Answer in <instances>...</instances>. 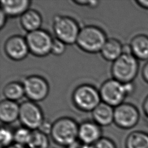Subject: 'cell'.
<instances>
[{"mask_svg": "<svg viewBox=\"0 0 148 148\" xmlns=\"http://www.w3.org/2000/svg\"><path fill=\"white\" fill-rule=\"evenodd\" d=\"M125 148H148V133L143 131H134L127 136Z\"/></svg>", "mask_w": 148, "mask_h": 148, "instance_id": "d6986e66", "label": "cell"}, {"mask_svg": "<svg viewBox=\"0 0 148 148\" xmlns=\"http://www.w3.org/2000/svg\"><path fill=\"white\" fill-rule=\"evenodd\" d=\"M123 54H132L130 43L123 45Z\"/></svg>", "mask_w": 148, "mask_h": 148, "instance_id": "1f68e13d", "label": "cell"}, {"mask_svg": "<svg viewBox=\"0 0 148 148\" xmlns=\"http://www.w3.org/2000/svg\"><path fill=\"white\" fill-rule=\"evenodd\" d=\"M6 55L13 61H21L26 58L29 53L25 38L20 35L9 37L4 44Z\"/></svg>", "mask_w": 148, "mask_h": 148, "instance_id": "8fae6325", "label": "cell"}, {"mask_svg": "<svg viewBox=\"0 0 148 148\" xmlns=\"http://www.w3.org/2000/svg\"><path fill=\"white\" fill-rule=\"evenodd\" d=\"M0 142L1 148H6L14 143V132L5 126H2L0 130Z\"/></svg>", "mask_w": 148, "mask_h": 148, "instance_id": "603a6c76", "label": "cell"}, {"mask_svg": "<svg viewBox=\"0 0 148 148\" xmlns=\"http://www.w3.org/2000/svg\"><path fill=\"white\" fill-rule=\"evenodd\" d=\"M53 30L56 38L66 45L76 43L80 28L73 18L57 14L53 20Z\"/></svg>", "mask_w": 148, "mask_h": 148, "instance_id": "5b68a950", "label": "cell"}, {"mask_svg": "<svg viewBox=\"0 0 148 148\" xmlns=\"http://www.w3.org/2000/svg\"><path fill=\"white\" fill-rule=\"evenodd\" d=\"M139 119V111L132 103L123 102L114 108V123L121 129L130 130L135 127Z\"/></svg>", "mask_w": 148, "mask_h": 148, "instance_id": "9c48e42d", "label": "cell"}, {"mask_svg": "<svg viewBox=\"0 0 148 148\" xmlns=\"http://www.w3.org/2000/svg\"><path fill=\"white\" fill-rule=\"evenodd\" d=\"M3 94L6 99L17 102L25 95L23 83L13 81L7 83L3 88Z\"/></svg>", "mask_w": 148, "mask_h": 148, "instance_id": "ffe728a7", "label": "cell"}, {"mask_svg": "<svg viewBox=\"0 0 148 148\" xmlns=\"http://www.w3.org/2000/svg\"><path fill=\"white\" fill-rule=\"evenodd\" d=\"M20 24L28 32L40 29L42 17L36 10L29 9L20 17Z\"/></svg>", "mask_w": 148, "mask_h": 148, "instance_id": "e0dca14e", "label": "cell"}, {"mask_svg": "<svg viewBox=\"0 0 148 148\" xmlns=\"http://www.w3.org/2000/svg\"><path fill=\"white\" fill-rule=\"evenodd\" d=\"M100 53L103 59L114 62L123 54V45L116 38L108 39Z\"/></svg>", "mask_w": 148, "mask_h": 148, "instance_id": "ac0fdd59", "label": "cell"}, {"mask_svg": "<svg viewBox=\"0 0 148 148\" xmlns=\"http://www.w3.org/2000/svg\"><path fill=\"white\" fill-rule=\"evenodd\" d=\"M79 125L69 117H62L53 123L50 136L57 145L69 147L78 140Z\"/></svg>", "mask_w": 148, "mask_h": 148, "instance_id": "7a4b0ae2", "label": "cell"}, {"mask_svg": "<svg viewBox=\"0 0 148 148\" xmlns=\"http://www.w3.org/2000/svg\"><path fill=\"white\" fill-rule=\"evenodd\" d=\"M142 110L145 119L148 122V95L146 97L143 102Z\"/></svg>", "mask_w": 148, "mask_h": 148, "instance_id": "83f0119b", "label": "cell"}, {"mask_svg": "<svg viewBox=\"0 0 148 148\" xmlns=\"http://www.w3.org/2000/svg\"><path fill=\"white\" fill-rule=\"evenodd\" d=\"M7 17L8 16H6V14L2 10H1V11H0V18H1L0 28L1 29H2L5 26L6 22Z\"/></svg>", "mask_w": 148, "mask_h": 148, "instance_id": "f546056e", "label": "cell"}, {"mask_svg": "<svg viewBox=\"0 0 148 148\" xmlns=\"http://www.w3.org/2000/svg\"><path fill=\"white\" fill-rule=\"evenodd\" d=\"M27 146L28 148H49V139L47 135L39 130H34Z\"/></svg>", "mask_w": 148, "mask_h": 148, "instance_id": "44dd1931", "label": "cell"}, {"mask_svg": "<svg viewBox=\"0 0 148 148\" xmlns=\"http://www.w3.org/2000/svg\"><path fill=\"white\" fill-rule=\"evenodd\" d=\"M52 125H53V123H51L50 121H49V120H46L45 119L42 124L39 127L38 130H39L42 132L47 135L49 134H50L51 128H52Z\"/></svg>", "mask_w": 148, "mask_h": 148, "instance_id": "4316f807", "label": "cell"}, {"mask_svg": "<svg viewBox=\"0 0 148 148\" xmlns=\"http://www.w3.org/2000/svg\"><path fill=\"white\" fill-rule=\"evenodd\" d=\"M29 0H1V10L8 17L21 16L29 8Z\"/></svg>", "mask_w": 148, "mask_h": 148, "instance_id": "4fadbf2b", "label": "cell"}, {"mask_svg": "<svg viewBox=\"0 0 148 148\" xmlns=\"http://www.w3.org/2000/svg\"><path fill=\"white\" fill-rule=\"evenodd\" d=\"M23 85L25 95L32 102H39L45 99L49 92V86L43 77L33 75L25 77Z\"/></svg>", "mask_w": 148, "mask_h": 148, "instance_id": "30bf717a", "label": "cell"}, {"mask_svg": "<svg viewBox=\"0 0 148 148\" xmlns=\"http://www.w3.org/2000/svg\"><path fill=\"white\" fill-rule=\"evenodd\" d=\"M135 90V85L133 82L124 83L112 78L104 82L99 91L102 102L115 108L123 103Z\"/></svg>", "mask_w": 148, "mask_h": 148, "instance_id": "6da1fadb", "label": "cell"}, {"mask_svg": "<svg viewBox=\"0 0 148 148\" xmlns=\"http://www.w3.org/2000/svg\"><path fill=\"white\" fill-rule=\"evenodd\" d=\"M20 105L8 99L2 100L0 103V119L4 124H11L19 117Z\"/></svg>", "mask_w": 148, "mask_h": 148, "instance_id": "9a60e30c", "label": "cell"}, {"mask_svg": "<svg viewBox=\"0 0 148 148\" xmlns=\"http://www.w3.org/2000/svg\"><path fill=\"white\" fill-rule=\"evenodd\" d=\"M74 3L79 5L87 6L90 8H95L97 7L99 3V1H87V0H75L72 1Z\"/></svg>", "mask_w": 148, "mask_h": 148, "instance_id": "484cf974", "label": "cell"}, {"mask_svg": "<svg viewBox=\"0 0 148 148\" xmlns=\"http://www.w3.org/2000/svg\"><path fill=\"white\" fill-rule=\"evenodd\" d=\"M93 120L100 127H106L114 123V108L101 102L92 112Z\"/></svg>", "mask_w": 148, "mask_h": 148, "instance_id": "5bb4252c", "label": "cell"}, {"mask_svg": "<svg viewBox=\"0 0 148 148\" xmlns=\"http://www.w3.org/2000/svg\"><path fill=\"white\" fill-rule=\"evenodd\" d=\"M66 44L60 40V39L55 38H53L51 53L56 56H60L63 54L66 50Z\"/></svg>", "mask_w": 148, "mask_h": 148, "instance_id": "d4e9b609", "label": "cell"}, {"mask_svg": "<svg viewBox=\"0 0 148 148\" xmlns=\"http://www.w3.org/2000/svg\"><path fill=\"white\" fill-rule=\"evenodd\" d=\"M135 2L140 8L148 10V0H136Z\"/></svg>", "mask_w": 148, "mask_h": 148, "instance_id": "4dcf8cb0", "label": "cell"}, {"mask_svg": "<svg viewBox=\"0 0 148 148\" xmlns=\"http://www.w3.org/2000/svg\"><path fill=\"white\" fill-rule=\"evenodd\" d=\"M141 74L144 81L148 84V61L143 65Z\"/></svg>", "mask_w": 148, "mask_h": 148, "instance_id": "f1b7e54d", "label": "cell"}, {"mask_svg": "<svg viewBox=\"0 0 148 148\" xmlns=\"http://www.w3.org/2000/svg\"><path fill=\"white\" fill-rule=\"evenodd\" d=\"M139 69V60L132 54H122L113 62L111 73L113 78L124 83L133 82Z\"/></svg>", "mask_w": 148, "mask_h": 148, "instance_id": "277c9868", "label": "cell"}, {"mask_svg": "<svg viewBox=\"0 0 148 148\" xmlns=\"http://www.w3.org/2000/svg\"><path fill=\"white\" fill-rule=\"evenodd\" d=\"M86 148H117L114 142L106 137H102L92 145H86Z\"/></svg>", "mask_w": 148, "mask_h": 148, "instance_id": "cb8c5ba5", "label": "cell"}, {"mask_svg": "<svg viewBox=\"0 0 148 148\" xmlns=\"http://www.w3.org/2000/svg\"><path fill=\"white\" fill-rule=\"evenodd\" d=\"M74 105L83 112H92L101 102L99 90L88 84L77 86L72 95Z\"/></svg>", "mask_w": 148, "mask_h": 148, "instance_id": "8992f818", "label": "cell"}, {"mask_svg": "<svg viewBox=\"0 0 148 148\" xmlns=\"http://www.w3.org/2000/svg\"><path fill=\"white\" fill-rule=\"evenodd\" d=\"M130 45L132 55L139 61H148V35L144 34L135 35Z\"/></svg>", "mask_w": 148, "mask_h": 148, "instance_id": "2e32d148", "label": "cell"}, {"mask_svg": "<svg viewBox=\"0 0 148 148\" xmlns=\"http://www.w3.org/2000/svg\"><path fill=\"white\" fill-rule=\"evenodd\" d=\"M107 39L102 29L89 25L80 29L76 43L83 51L94 54L101 51Z\"/></svg>", "mask_w": 148, "mask_h": 148, "instance_id": "3957f363", "label": "cell"}, {"mask_svg": "<svg viewBox=\"0 0 148 148\" xmlns=\"http://www.w3.org/2000/svg\"><path fill=\"white\" fill-rule=\"evenodd\" d=\"M25 39L29 53L34 56L43 57L51 53L53 38L47 31L39 29L28 32Z\"/></svg>", "mask_w": 148, "mask_h": 148, "instance_id": "52a82bcc", "label": "cell"}, {"mask_svg": "<svg viewBox=\"0 0 148 148\" xmlns=\"http://www.w3.org/2000/svg\"><path fill=\"white\" fill-rule=\"evenodd\" d=\"M32 131V130L23 125L17 128L13 131L14 142L20 145L27 146Z\"/></svg>", "mask_w": 148, "mask_h": 148, "instance_id": "7402d4cb", "label": "cell"}, {"mask_svg": "<svg viewBox=\"0 0 148 148\" xmlns=\"http://www.w3.org/2000/svg\"><path fill=\"white\" fill-rule=\"evenodd\" d=\"M44 119L42 110L36 102L29 100L20 105L18 120L23 126L32 131L36 130Z\"/></svg>", "mask_w": 148, "mask_h": 148, "instance_id": "ba28073f", "label": "cell"}, {"mask_svg": "<svg viewBox=\"0 0 148 148\" xmlns=\"http://www.w3.org/2000/svg\"><path fill=\"white\" fill-rule=\"evenodd\" d=\"M6 148H27L25 146H23V145H20L17 143H13L12 145H11L10 146L6 147Z\"/></svg>", "mask_w": 148, "mask_h": 148, "instance_id": "d6a6232c", "label": "cell"}, {"mask_svg": "<svg viewBox=\"0 0 148 148\" xmlns=\"http://www.w3.org/2000/svg\"><path fill=\"white\" fill-rule=\"evenodd\" d=\"M78 141V140H77ZM76 142L75 143H74L73 145H72L71 146L69 147L68 148H83V144H82L81 142H80V145H77V142Z\"/></svg>", "mask_w": 148, "mask_h": 148, "instance_id": "836d02e7", "label": "cell"}, {"mask_svg": "<svg viewBox=\"0 0 148 148\" xmlns=\"http://www.w3.org/2000/svg\"><path fill=\"white\" fill-rule=\"evenodd\" d=\"M102 137L101 128L94 121H85L79 125L78 140L82 144L92 145Z\"/></svg>", "mask_w": 148, "mask_h": 148, "instance_id": "7c38bea8", "label": "cell"}]
</instances>
